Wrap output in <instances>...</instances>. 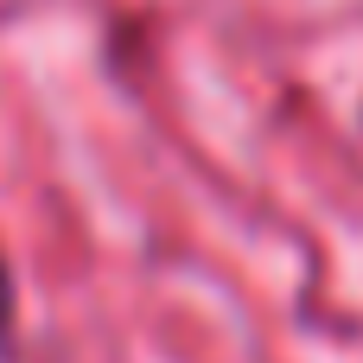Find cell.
<instances>
[{"mask_svg": "<svg viewBox=\"0 0 363 363\" xmlns=\"http://www.w3.org/2000/svg\"><path fill=\"white\" fill-rule=\"evenodd\" d=\"M6 332H13V274L0 262V345H6Z\"/></svg>", "mask_w": 363, "mask_h": 363, "instance_id": "6da1fadb", "label": "cell"}]
</instances>
